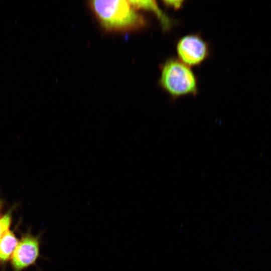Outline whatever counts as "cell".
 Instances as JSON below:
<instances>
[{
    "instance_id": "cell-1",
    "label": "cell",
    "mask_w": 271,
    "mask_h": 271,
    "mask_svg": "<svg viewBox=\"0 0 271 271\" xmlns=\"http://www.w3.org/2000/svg\"><path fill=\"white\" fill-rule=\"evenodd\" d=\"M89 6L106 31H132L141 28L146 24L144 17L128 1H90Z\"/></svg>"
},
{
    "instance_id": "cell-2",
    "label": "cell",
    "mask_w": 271,
    "mask_h": 271,
    "mask_svg": "<svg viewBox=\"0 0 271 271\" xmlns=\"http://www.w3.org/2000/svg\"><path fill=\"white\" fill-rule=\"evenodd\" d=\"M159 84L172 99L195 95L198 80L191 67L179 59L170 57L161 65Z\"/></svg>"
},
{
    "instance_id": "cell-3",
    "label": "cell",
    "mask_w": 271,
    "mask_h": 271,
    "mask_svg": "<svg viewBox=\"0 0 271 271\" xmlns=\"http://www.w3.org/2000/svg\"><path fill=\"white\" fill-rule=\"evenodd\" d=\"M178 59L190 67L202 64L209 55L207 42L197 34H190L182 37L177 42Z\"/></svg>"
},
{
    "instance_id": "cell-4",
    "label": "cell",
    "mask_w": 271,
    "mask_h": 271,
    "mask_svg": "<svg viewBox=\"0 0 271 271\" xmlns=\"http://www.w3.org/2000/svg\"><path fill=\"white\" fill-rule=\"evenodd\" d=\"M41 237L30 232L22 236L11 257L14 271H22L36 263L40 255Z\"/></svg>"
},
{
    "instance_id": "cell-5",
    "label": "cell",
    "mask_w": 271,
    "mask_h": 271,
    "mask_svg": "<svg viewBox=\"0 0 271 271\" xmlns=\"http://www.w3.org/2000/svg\"><path fill=\"white\" fill-rule=\"evenodd\" d=\"M13 231L8 230L0 237V261L5 263L12 257L18 243Z\"/></svg>"
},
{
    "instance_id": "cell-6",
    "label": "cell",
    "mask_w": 271,
    "mask_h": 271,
    "mask_svg": "<svg viewBox=\"0 0 271 271\" xmlns=\"http://www.w3.org/2000/svg\"><path fill=\"white\" fill-rule=\"evenodd\" d=\"M130 4L137 10L139 9L146 10L153 12L160 19L162 26L165 29H168L170 26L169 19L160 9L158 5L155 1H129Z\"/></svg>"
},
{
    "instance_id": "cell-7",
    "label": "cell",
    "mask_w": 271,
    "mask_h": 271,
    "mask_svg": "<svg viewBox=\"0 0 271 271\" xmlns=\"http://www.w3.org/2000/svg\"><path fill=\"white\" fill-rule=\"evenodd\" d=\"M12 211L0 216V237L9 230L12 222Z\"/></svg>"
},
{
    "instance_id": "cell-8",
    "label": "cell",
    "mask_w": 271,
    "mask_h": 271,
    "mask_svg": "<svg viewBox=\"0 0 271 271\" xmlns=\"http://www.w3.org/2000/svg\"><path fill=\"white\" fill-rule=\"evenodd\" d=\"M164 4L167 7L177 10L182 7L183 5V1H164Z\"/></svg>"
},
{
    "instance_id": "cell-9",
    "label": "cell",
    "mask_w": 271,
    "mask_h": 271,
    "mask_svg": "<svg viewBox=\"0 0 271 271\" xmlns=\"http://www.w3.org/2000/svg\"><path fill=\"white\" fill-rule=\"evenodd\" d=\"M2 201L0 200V209H1V207H2Z\"/></svg>"
}]
</instances>
